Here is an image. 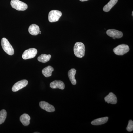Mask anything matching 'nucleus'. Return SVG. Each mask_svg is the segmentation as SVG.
<instances>
[{
  "instance_id": "f257e3e1",
  "label": "nucleus",
  "mask_w": 133,
  "mask_h": 133,
  "mask_svg": "<svg viewBox=\"0 0 133 133\" xmlns=\"http://www.w3.org/2000/svg\"><path fill=\"white\" fill-rule=\"evenodd\" d=\"M74 55L77 57L81 58L84 56L85 46L83 43L78 42L75 43L74 47Z\"/></svg>"
},
{
  "instance_id": "f03ea898",
  "label": "nucleus",
  "mask_w": 133,
  "mask_h": 133,
  "mask_svg": "<svg viewBox=\"0 0 133 133\" xmlns=\"http://www.w3.org/2000/svg\"><path fill=\"white\" fill-rule=\"evenodd\" d=\"M1 44L3 49L8 55L12 56L14 53V48L11 45L8 39L3 38L1 41Z\"/></svg>"
},
{
  "instance_id": "7ed1b4c3",
  "label": "nucleus",
  "mask_w": 133,
  "mask_h": 133,
  "mask_svg": "<svg viewBox=\"0 0 133 133\" xmlns=\"http://www.w3.org/2000/svg\"><path fill=\"white\" fill-rule=\"evenodd\" d=\"M10 5L13 8L19 11H24L28 8L26 3L19 0H12Z\"/></svg>"
},
{
  "instance_id": "20e7f679",
  "label": "nucleus",
  "mask_w": 133,
  "mask_h": 133,
  "mask_svg": "<svg viewBox=\"0 0 133 133\" xmlns=\"http://www.w3.org/2000/svg\"><path fill=\"white\" fill-rule=\"evenodd\" d=\"M129 47L125 44H121L113 49L115 54L119 56H122L129 52Z\"/></svg>"
},
{
  "instance_id": "39448f33",
  "label": "nucleus",
  "mask_w": 133,
  "mask_h": 133,
  "mask_svg": "<svg viewBox=\"0 0 133 133\" xmlns=\"http://www.w3.org/2000/svg\"><path fill=\"white\" fill-rule=\"evenodd\" d=\"M62 16V13L58 10H52L50 12L48 15V19L50 22H55L59 21Z\"/></svg>"
},
{
  "instance_id": "423d86ee",
  "label": "nucleus",
  "mask_w": 133,
  "mask_h": 133,
  "mask_svg": "<svg viewBox=\"0 0 133 133\" xmlns=\"http://www.w3.org/2000/svg\"><path fill=\"white\" fill-rule=\"evenodd\" d=\"M37 53V50L35 48H30L26 50L22 56L23 59H28L33 58L36 56Z\"/></svg>"
},
{
  "instance_id": "0eeeda50",
  "label": "nucleus",
  "mask_w": 133,
  "mask_h": 133,
  "mask_svg": "<svg viewBox=\"0 0 133 133\" xmlns=\"http://www.w3.org/2000/svg\"><path fill=\"white\" fill-rule=\"evenodd\" d=\"M28 80L26 79H23V80L18 81L13 86L12 88V90L14 92L17 91L22 88L26 87L28 85Z\"/></svg>"
},
{
  "instance_id": "6e6552de",
  "label": "nucleus",
  "mask_w": 133,
  "mask_h": 133,
  "mask_svg": "<svg viewBox=\"0 0 133 133\" xmlns=\"http://www.w3.org/2000/svg\"><path fill=\"white\" fill-rule=\"evenodd\" d=\"M107 34L111 37L120 38L122 37L123 33L121 31L115 29H109L106 31Z\"/></svg>"
},
{
  "instance_id": "1a4fd4ad",
  "label": "nucleus",
  "mask_w": 133,
  "mask_h": 133,
  "mask_svg": "<svg viewBox=\"0 0 133 133\" xmlns=\"http://www.w3.org/2000/svg\"><path fill=\"white\" fill-rule=\"evenodd\" d=\"M40 107L42 109L49 112H52L55 111V108L52 105L44 101H41L40 102Z\"/></svg>"
},
{
  "instance_id": "9d476101",
  "label": "nucleus",
  "mask_w": 133,
  "mask_h": 133,
  "mask_svg": "<svg viewBox=\"0 0 133 133\" xmlns=\"http://www.w3.org/2000/svg\"><path fill=\"white\" fill-rule=\"evenodd\" d=\"M105 101L108 104H115L117 102V98L116 95L112 92L109 93V94L105 97Z\"/></svg>"
},
{
  "instance_id": "9b49d317",
  "label": "nucleus",
  "mask_w": 133,
  "mask_h": 133,
  "mask_svg": "<svg viewBox=\"0 0 133 133\" xmlns=\"http://www.w3.org/2000/svg\"><path fill=\"white\" fill-rule=\"evenodd\" d=\"M50 87L56 89L59 88L61 90H64L65 88V84L63 81L60 80H55L50 83Z\"/></svg>"
},
{
  "instance_id": "f8f14e48",
  "label": "nucleus",
  "mask_w": 133,
  "mask_h": 133,
  "mask_svg": "<svg viewBox=\"0 0 133 133\" xmlns=\"http://www.w3.org/2000/svg\"><path fill=\"white\" fill-rule=\"evenodd\" d=\"M28 31L29 33L32 35H37L40 32V28L36 24H32L29 27Z\"/></svg>"
},
{
  "instance_id": "ddd939ff",
  "label": "nucleus",
  "mask_w": 133,
  "mask_h": 133,
  "mask_svg": "<svg viewBox=\"0 0 133 133\" xmlns=\"http://www.w3.org/2000/svg\"><path fill=\"white\" fill-rule=\"evenodd\" d=\"M76 72V70L74 69H72L68 72V75L69 79L73 85H75L77 84V81L75 78Z\"/></svg>"
},
{
  "instance_id": "4468645a",
  "label": "nucleus",
  "mask_w": 133,
  "mask_h": 133,
  "mask_svg": "<svg viewBox=\"0 0 133 133\" xmlns=\"http://www.w3.org/2000/svg\"><path fill=\"white\" fill-rule=\"evenodd\" d=\"M108 117H103L94 120L91 122L92 125H99L105 124L108 121Z\"/></svg>"
},
{
  "instance_id": "2eb2a0df",
  "label": "nucleus",
  "mask_w": 133,
  "mask_h": 133,
  "mask_svg": "<svg viewBox=\"0 0 133 133\" xmlns=\"http://www.w3.org/2000/svg\"><path fill=\"white\" fill-rule=\"evenodd\" d=\"M20 121L24 126H27L29 125L30 117L28 114H24L20 117Z\"/></svg>"
},
{
  "instance_id": "dca6fc26",
  "label": "nucleus",
  "mask_w": 133,
  "mask_h": 133,
  "mask_svg": "<svg viewBox=\"0 0 133 133\" xmlns=\"http://www.w3.org/2000/svg\"><path fill=\"white\" fill-rule=\"evenodd\" d=\"M118 1V0H110L109 2L103 8V10L105 12H109L112 8L116 5Z\"/></svg>"
},
{
  "instance_id": "f3484780",
  "label": "nucleus",
  "mask_w": 133,
  "mask_h": 133,
  "mask_svg": "<svg viewBox=\"0 0 133 133\" xmlns=\"http://www.w3.org/2000/svg\"><path fill=\"white\" fill-rule=\"evenodd\" d=\"M53 71L54 69L52 66H48L43 69L42 73L46 77H49L52 75V72Z\"/></svg>"
},
{
  "instance_id": "a211bd4d",
  "label": "nucleus",
  "mask_w": 133,
  "mask_h": 133,
  "mask_svg": "<svg viewBox=\"0 0 133 133\" xmlns=\"http://www.w3.org/2000/svg\"><path fill=\"white\" fill-rule=\"evenodd\" d=\"M51 55H46V54H42L38 57L37 59L39 62L42 63H45L49 61L51 58Z\"/></svg>"
},
{
  "instance_id": "6ab92c4d",
  "label": "nucleus",
  "mask_w": 133,
  "mask_h": 133,
  "mask_svg": "<svg viewBox=\"0 0 133 133\" xmlns=\"http://www.w3.org/2000/svg\"><path fill=\"white\" fill-rule=\"evenodd\" d=\"M7 112L5 109L0 111V125L4 123L7 117Z\"/></svg>"
},
{
  "instance_id": "aec40b11",
  "label": "nucleus",
  "mask_w": 133,
  "mask_h": 133,
  "mask_svg": "<svg viewBox=\"0 0 133 133\" xmlns=\"http://www.w3.org/2000/svg\"><path fill=\"white\" fill-rule=\"evenodd\" d=\"M126 129L128 132H132L133 131V121L132 120L129 121L128 125L126 128Z\"/></svg>"
},
{
  "instance_id": "412c9836",
  "label": "nucleus",
  "mask_w": 133,
  "mask_h": 133,
  "mask_svg": "<svg viewBox=\"0 0 133 133\" xmlns=\"http://www.w3.org/2000/svg\"><path fill=\"white\" fill-rule=\"evenodd\" d=\"M79 1H81V2H84L86 1H88V0H79Z\"/></svg>"
},
{
  "instance_id": "4be33fe9",
  "label": "nucleus",
  "mask_w": 133,
  "mask_h": 133,
  "mask_svg": "<svg viewBox=\"0 0 133 133\" xmlns=\"http://www.w3.org/2000/svg\"><path fill=\"white\" fill-rule=\"evenodd\" d=\"M113 39H114V40H115V38H113Z\"/></svg>"
}]
</instances>
